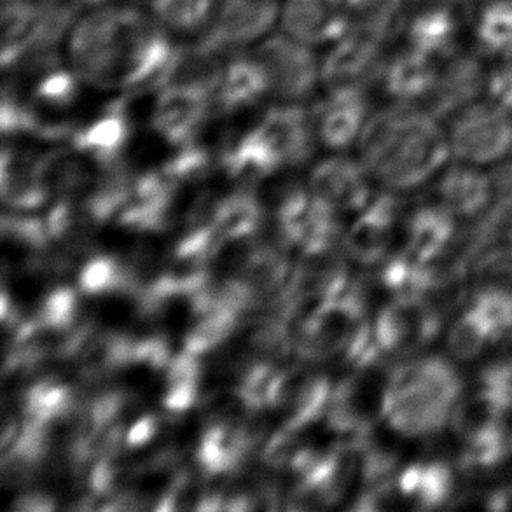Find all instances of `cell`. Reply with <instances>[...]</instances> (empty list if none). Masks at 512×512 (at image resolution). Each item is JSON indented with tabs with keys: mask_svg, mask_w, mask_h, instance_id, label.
<instances>
[{
	"mask_svg": "<svg viewBox=\"0 0 512 512\" xmlns=\"http://www.w3.org/2000/svg\"><path fill=\"white\" fill-rule=\"evenodd\" d=\"M175 53L160 21L135 7H97L67 32L69 69L98 91L163 88Z\"/></svg>",
	"mask_w": 512,
	"mask_h": 512,
	"instance_id": "6da1fadb",
	"label": "cell"
},
{
	"mask_svg": "<svg viewBox=\"0 0 512 512\" xmlns=\"http://www.w3.org/2000/svg\"><path fill=\"white\" fill-rule=\"evenodd\" d=\"M359 151L367 172L392 191L422 186L453 158L441 119L429 109L399 102L367 119Z\"/></svg>",
	"mask_w": 512,
	"mask_h": 512,
	"instance_id": "7a4b0ae2",
	"label": "cell"
},
{
	"mask_svg": "<svg viewBox=\"0 0 512 512\" xmlns=\"http://www.w3.org/2000/svg\"><path fill=\"white\" fill-rule=\"evenodd\" d=\"M464 381L441 355H420L388 369L381 422L404 439H427L451 423Z\"/></svg>",
	"mask_w": 512,
	"mask_h": 512,
	"instance_id": "3957f363",
	"label": "cell"
},
{
	"mask_svg": "<svg viewBox=\"0 0 512 512\" xmlns=\"http://www.w3.org/2000/svg\"><path fill=\"white\" fill-rule=\"evenodd\" d=\"M446 130L451 156L462 163L499 165L512 154V114L488 98L457 112Z\"/></svg>",
	"mask_w": 512,
	"mask_h": 512,
	"instance_id": "277c9868",
	"label": "cell"
},
{
	"mask_svg": "<svg viewBox=\"0 0 512 512\" xmlns=\"http://www.w3.org/2000/svg\"><path fill=\"white\" fill-rule=\"evenodd\" d=\"M446 313L430 298H392L381 306L373 324L388 355L413 357L443 333Z\"/></svg>",
	"mask_w": 512,
	"mask_h": 512,
	"instance_id": "5b68a950",
	"label": "cell"
},
{
	"mask_svg": "<svg viewBox=\"0 0 512 512\" xmlns=\"http://www.w3.org/2000/svg\"><path fill=\"white\" fill-rule=\"evenodd\" d=\"M254 58L266 72L270 93L287 104L312 97L317 84L322 83V62L313 48L284 32L259 41Z\"/></svg>",
	"mask_w": 512,
	"mask_h": 512,
	"instance_id": "8992f818",
	"label": "cell"
},
{
	"mask_svg": "<svg viewBox=\"0 0 512 512\" xmlns=\"http://www.w3.org/2000/svg\"><path fill=\"white\" fill-rule=\"evenodd\" d=\"M214 91L198 84L168 83L154 98L151 126L173 147L194 144L207 126Z\"/></svg>",
	"mask_w": 512,
	"mask_h": 512,
	"instance_id": "52a82bcc",
	"label": "cell"
},
{
	"mask_svg": "<svg viewBox=\"0 0 512 512\" xmlns=\"http://www.w3.org/2000/svg\"><path fill=\"white\" fill-rule=\"evenodd\" d=\"M404 212V201L394 193L374 198L345 236V249L353 261L366 266L383 263L392 254L395 233Z\"/></svg>",
	"mask_w": 512,
	"mask_h": 512,
	"instance_id": "ba28073f",
	"label": "cell"
},
{
	"mask_svg": "<svg viewBox=\"0 0 512 512\" xmlns=\"http://www.w3.org/2000/svg\"><path fill=\"white\" fill-rule=\"evenodd\" d=\"M278 16L275 0H212L208 41L219 48L263 41Z\"/></svg>",
	"mask_w": 512,
	"mask_h": 512,
	"instance_id": "9c48e42d",
	"label": "cell"
},
{
	"mask_svg": "<svg viewBox=\"0 0 512 512\" xmlns=\"http://www.w3.org/2000/svg\"><path fill=\"white\" fill-rule=\"evenodd\" d=\"M282 167H299L315 153L312 118L298 104L278 105L264 114L254 128Z\"/></svg>",
	"mask_w": 512,
	"mask_h": 512,
	"instance_id": "30bf717a",
	"label": "cell"
},
{
	"mask_svg": "<svg viewBox=\"0 0 512 512\" xmlns=\"http://www.w3.org/2000/svg\"><path fill=\"white\" fill-rule=\"evenodd\" d=\"M278 23L285 35L313 49L333 46L352 28L336 0H285Z\"/></svg>",
	"mask_w": 512,
	"mask_h": 512,
	"instance_id": "8fae6325",
	"label": "cell"
},
{
	"mask_svg": "<svg viewBox=\"0 0 512 512\" xmlns=\"http://www.w3.org/2000/svg\"><path fill=\"white\" fill-rule=\"evenodd\" d=\"M462 13V9L451 6H425L409 11L404 27L406 46L439 63L450 60L462 51Z\"/></svg>",
	"mask_w": 512,
	"mask_h": 512,
	"instance_id": "7c38bea8",
	"label": "cell"
},
{
	"mask_svg": "<svg viewBox=\"0 0 512 512\" xmlns=\"http://www.w3.org/2000/svg\"><path fill=\"white\" fill-rule=\"evenodd\" d=\"M486 67L478 55L460 51L450 60L441 63V72L432 97L429 111L439 119H450L467 105L485 98Z\"/></svg>",
	"mask_w": 512,
	"mask_h": 512,
	"instance_id": "4fadbf2b",
	"label": "cell"
},
{
	"mask_svg": "<svg viewBox=\"0 0 512 512\" xmlns=\"http://www.w3.org/2000/svg\"><path fill=\"white\" fill-rule=\"evenodd\" d=\"M367 168L346 158H331L315 167L310 179L313 196L336 212H362L373 201Z\"/></svg>",
	"mask_w": 512,
	"mask_h": 512,
	"instance_id": "5bb4252c",
	"label": "cell"
},
{
	"mask_svg": "<svg viewBox=\"0 0 512 512\" xmlns=\"http://www.w3.org/2000/svg\"><path fill=\"white\" fill-rule=\"evenodd\" d=\"M315 118L319 119L320 139L327 147L343 149L360 133L369 119V104L362 84L333 88Z\"/></svg>",
	"mask_w": 512,
	"mask_h": 512,
	"instance_id": "9a60e30c",
	"label": "cell"
},
{
	"mask_svg": "<svg viewBox=\"0 0 512 512\" xmlns=\"http://www.w3.org/2000/svg\"><path fill=\"white\" fill-rule=\"evenodd\" d=\"M436 193L439 203L457 219H478L495 198L492 175L462 161L444 168Z\"/></svg>",
	"mask_w": 512,
	"mask_h": 512,
	"instance_id": "2e32d148",
	"label": "cell"
},
{
	"mask_svg": "<svg viewBox=\"0 0 512 512\" xmlns=\"http://www.w3.org/2000/svg\"><path fill=\"white\" fill-rule=\"evenodd\" d=\"M381 41L360 28H350L348 34L333 44L322 60V83L331 90L350 84H362L378 65Z\"/></svg>",
	"mask_w": 512,
	"mask_h": 512,
	"instance_id": "e0dca14e",
	"label": "cell"
},
{
	"mask_svg": "<svg viewBox=\"0 0 512 512\" xmlns=\"http://www.w3.org/2000/svg\"><path fill=\"white\" fill-rule=\"evenodd\" d=\"M397 488L411 509L429 511L455 499V471L443 458L416 460L397 474Z\"/></svg>",
	"mask_w": 512,
	"mask_h": 512,
	"instance_id": "ac0fdd59",
	"label": "cell"
},
{
	"mask_svg": "<svg viewBox=\"0 0 512 512\" xmlns=\"http://www.w3.org/2000/svg\"><path fill=\"white\" fill-rule=\"evenodd\" d=\"M441 63L406 48L381 70V83L390 98L399 104H418L432 97L436 90Z\"/></svg>",
	"mask_w": 512,
	"mask_h": 512,
	"instance_id": "d6986e66",
	"label": "cell"
},
{
	"mask_svg": "<svg viewBox=\"0 0 512 512\" xmlns=\"http://www.w3.org/2000/svg\"><path fill=\"white\" fill-rule=\"evenodd\" d=\"M457 217L441 203L425 205L404 219V252L420 263L443 256L457 238Z\"/></svg>",
	"mask_w": 512,
	"mask_h": 512,
	"instance_id": "ffe728a7",
	"label": "cell"
},
{
	"mask_svg": "<svg viewBox=\"0 0 512 512\" xmlns=\"http://www.w3.org/2000/svg\"><path fill=\"white\" fill-rule=\"evenodd\" d=\"M270 93V83L256 58H240L224 65L215 84L214 102L224 114L250 109Z\"/></svg>",
	"mask_w": 512,
	"mask_h": 512,
	"instance_id": "44dd1931",
	"label": "cell"
},
{
	"mask_svg": "<svg viewBox=\"0 0 512 512\" xmlns=\"http://www.w3.org/2000/svg\"><path fill=\"white\" fill-rule=\"evenodd\" d=\"M474 16V39L479 51L497 62L512 58V0L478 2Z\"/></svg>",
	"mask_w": 512,
	"mask_h": 512,
	"instance_id": "7402d4cb",
	"label": "cell"
},
{
	"mask_svg": "<svg viewBox=\"0 0 512 512\" xmlns=\"http://www.w3.org/2000/svg\"><path fill=\"white\" fill-rule=\"evenodd\" d=\"M264 221V210L252 191L229 193L222 198L214 217V228L224 240L256 235Z\"/></svg>",
	"mask_w": 512,
	"mask_h": 512,
	"instance_id": "603a6c76",
	"label": "cell"
},
{
	"mask_svg": "<svg viewBox=\"0 0 512 512\" xmlns=\"http://www.w3.org/2000/svg\"><path fill=\"white\" fill-rule=\"evenodd\" d=\"M493 343H497V340L492 331L467 306L457 319L451 322L448 336H446L448 352L458 362H471L478 359Z\"/></svg>",
	"mask_w": 512,
	"mask_h": 512,
	"instance_id": "cb8c5ba5",
	"label": "cell"
},
{
	"mask_svg": "<svg viewBox=\"0 0 512 512\" xmlns=\"http://www.w3.org/2000/svg\"><path fill=\"white\" fill-rule=\"evenodd\" d=\"M495 340H506L512 333V294L495 285H478L467 303Z\"/></svg>",
	"mask_w": 512,
	"mask_h": 512,
	"instance_id": "d4e9b609",
	"label": "cell"
},
{
	"mask_svg": "<svg viewBox=\"0 0 512 512\" xmlns=\"http://www.w3.org/2000/svg\"><path fill=\"white\" fill-rule=\"evenodd\" d=\"M282 373L284 369L275 366L273 362L261 360L254 362L247 373L243 374L238 390L252 411L275 408Z\"/></svg>",
	"mask_w": 512,
	"mask_h": 512,
	"instance_id": "484cf974",
	"label": "cell"
},
{
	"mask_svg": "<svg viewBox=\"0 0 512 512\" xmlns=\"http://www.w3.org/2000/svg\"><path fill=\"white\" fill-rule=\"evenodd\" d=\"M154 18L177 32L208 27L212 0H153Z\"/></svg>",
	"mask_w": 512,
	"mask_h": 512,
	"instance_id": "4316f807",
	"label": "cell"
},
{
	"mask_svg": "<svg viewBox=\"0 0 512 512\" xmlns=\"http://www.w3.org/2000/svg\"><path fill=\"white\" fill-rule=\"evenodd\" d=\"M471 278L478 285H495L512 294V247L492 245L483 250L471 266Z\"/></svg>",
	"mask_w": 512,
	"mask_h": 512,
	"instance_id": "83f0119b",
	"label": "cell"
},
{
	"mask_svg": "<svg viewBox=\"0 0 512 512\" xmlns=\"http://www.w3.org/2000/svg\"><path fill=\"white\" fill-rule=\"evenodd\" d=\"M474 390L492 401L502 415H509L512 411V357L506 355L488 362L479 371Z\"/></svg>",
	"mask_w": 512,
	"mask_h": 512,
	"instance_id": "f1b7e54d",
	"label": "cell"
},
{
	"mask_svg": "<svg viewBox=\"0 0 512 512\" xmlns=\"http://www.w3.org/2000/svg\"><path fill=\"white\" fill-rule=\"evenodd\" d=\"M35 319L42 326L55 329V331H67L81 319V303L72 287H56L42 299L39 310L35 313Z\"/></svg>",
	"mask_w": 512,
	"mask_h": 512,
	"instance_id": "f546056e",
	"label": "cell"
},
{
	"mask_svg": "<svg viewBox=\"0 0 512 512\" xmlns=\"http://www.w3.org/2000/svg\"><path fill=\"white\" fill-rule=\"evenodd\" d=\"M341 355H343V362L352 371L378 366L381 360L387 357V353L381 346L378 333L374 329V324L369 320H364L355 329V333L352 334V338L348 341V345L345 346Z\"/></svg>",
	"mask_w": 512,
	"mask_h": 512,
	"instance_id": "4dcf8cb0",
	"label": "cell"
},
{
	"mask_svg": "<svg viewBox=\"0 0 512 512\" xmlns=\"http://www.w3.org/2000/svg\"><path fill=\"white\" fill-rule=\"evenodd\" d=\"M485 98L512 114V58L488 67Z\"/></svg>",
	"mask_w": 512,
	"mask_h": 512,
	"instance_id": "1f68e13d",
	"label": "cell"
},
{
	"mask_svg": "<svg viewBox=\"0 0 512 512\" xmlns=\"http://www.w3.org/2000/svg\"><path fill=\"white\" fill-rule=\"evenodd\" d=\"M165 429V422L156 413H144L137 416L126 430V446L128 450H142L147 446H153L156 439Z\"/></svg>",
	"mask_w": 512,
	"mask_h": 512,
	"instance_id": "d6a6232c",
	"label": "cell"
},
{
	"mask_svg": "<svg viewBox=\"0 0 512 512\" xmlns=\"http://www.w3.org/2000/svg\"><path fill=\"white\" fill-rule=\"evenodd\" d=\"M492 180L495 193L493 203L512 210V158L499 163V167L492 173Z\"/></svg>",
	"mask_w": 512,
	"mask_h": 512,
	"instance_id": "836d02e7",
	"label": "cell"
},
{
	"mask_svg": "<svg viewBox=\"0 0 512 512\" xmlns=\"http://www.w3.org/2000/svg\"><path fill=\"white\" fill-rule=\"evenodd\" d=\"M58 500L46 490H34L16 497L13 502V511L16 512H48L55 511Z\"/></svg>",
	"mask_w": 512,
	"mask_h": 512,
	"instance_id": "e575fe53",
	"label": "cell"
},
{
	"mask_svg": "<svg viewBox=\"0 0 512 512\" xmlns=\"http://www.w3.org/2000/svg\"><path fill=\"white\" fill-rule=\"evenodd\" d=\"M84 2H104V0H84Z\"/></svg>",
	"mask_w": 512,
	"mask_h": 512,
	"instance_id": "d590c367",
	"label": "cell"
},
{
	"mask_svg": "<svg viewBox=\"0 0 512 512\" xmlns=\"http://www.w3.org/2000/svg\"><path fill=\"white\" fill-rule=\"evenodd\" d=\"M478 2H485V0H478Z\"/></svg>",
	"mask_w": 512,
	"mask_h": 512,
	"instance_id": "8d00e7d4",
	"label": "cell"
}]
</instances>
